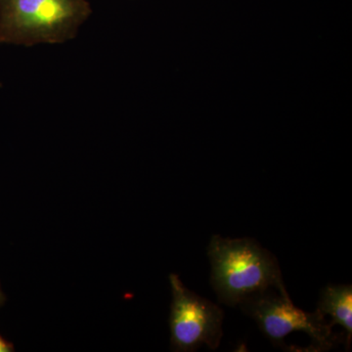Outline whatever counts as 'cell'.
<instances>
[{
  "instance_id": "6da1fadb",
  "label": "cell",
  "mask_w": 352,
  "mask_h": 352,
  "mask_svg": "<svg viewBox=\"0 0 352 352\" xmlns=\"http://www.w3.org/2000/svg\"><path fill=\"white\" fill-rule=\"evenodd\" d=\"M208 256L210 283L219 302L227 307H237L249 296L271 288L288 294L276 258L256 241L214 235Z\"/></svg>"
},
{
  "instance_id": "7a4b0ae2",
  "label": "cell",
  "mask_w": 352,
  "mask_h": 352,
  "mask_svg": "<svg viewBox=\"0 0 352 352\" xmlns=\"http://www.w3.org/2000/svg\"><path fill=\"white\" fill-rule=\"evenodd\" d=\"M91 13L87 0H0V43H65L78 36Z\"/></svg>"
},
{
  "instance_id": "3957f363",
  "label": "cell",
  "mask_w": 352,
  "mask_h": 352,
  "mask_svg": "<svg viewBox=\"0 0 352 352\" xmlns=\"http://www.w3.org/2000/svg\"><path fill=\"white\" fill-rule=\"evenodd\" d=\"M239 307L276 347L287 349L285 337L294 332L307 333L312 340L314 351H330L342 342L318 308L314 312L303 311L294 305L289 294L282 295L266 289L245 298Z\"/></svg>"
},
{
  "instance_id": "277c9868",
  "label": "cell",
  "mask_w": 352,
  "mask_h": 352,
  "mask_svg": "<svg viewBox=\"0 0 352 352\" xmlns=\"http://www.w3.org/2000/svg\"><path fill=\"white\" fill-rule=\"evenodd\" d=\"M168 279L173 292L170 314L171 349L191 352L206 344L214 351L223 336L224 314L221 308L187 289L178 275L170 274Z\"/></svg>"
},
{
  "instance_id": "5b68a950",
  "label": "cell",
  "mask_w": 352,
  "mask_h": 352,
  "mask_svg": "<svg viewBox=\"0 0 352 352\" xmlns=\"http://www.w3.org/2000/svg\"><path fill=\"white\" fill-rule=\"evenodd\" d=\"M318 309L333 318L331 325L339 324L346 330V351L351 349L352 339V287L351 285H329L320 294Z\"/></svg>"
},
{
  "instance_id": "8992f818",
  "label": "cell",
  "mask_w": 352,
  "mask_h": 352,
  "mask_svg": "<svg viewBox=\"0 0 352 352\" xmlns=\"http://www.w3.org/2000/svg\"><path fill=\"white\" fill-rule=\"evenodd\" d=\"M14 351V346L11 342H7L6 339L0 336V352Z\"/></svg>"
},
{
  "instance_id": "52a82bcc",
  "label": "cell",
  "mask_w": 352,
  "mask_h": 352,
  "mask_svg": "<svg viewBox=\"0 0 352 352\" xmlns=\"http://www.w3.org/2000/svg\"><path fill=\"white\" fill-rule=\"evenodd\" d=\"M6 302V296H4L3 292H2L1 286H0V307L3 305Z\"/></svg>"
}]
</instances>
